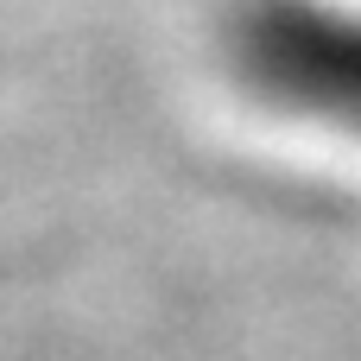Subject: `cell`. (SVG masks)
I'll use <instances>...</instances> for the list:
<instances>
[{"label":"cell","instance_id":"cell-1","mask_svg":"<svg viewBox=\"0 0 361 361\" xmlns=\"http://www.w3.org/2000/svg\"><path fill=\"white\" fill-rule=\"evenodd\" d=\"M241 76L305 121L361 133V6L355 0H247L235 13Z\"/></svg>","mask_w":361,"mask_h":361}]
</instances>
